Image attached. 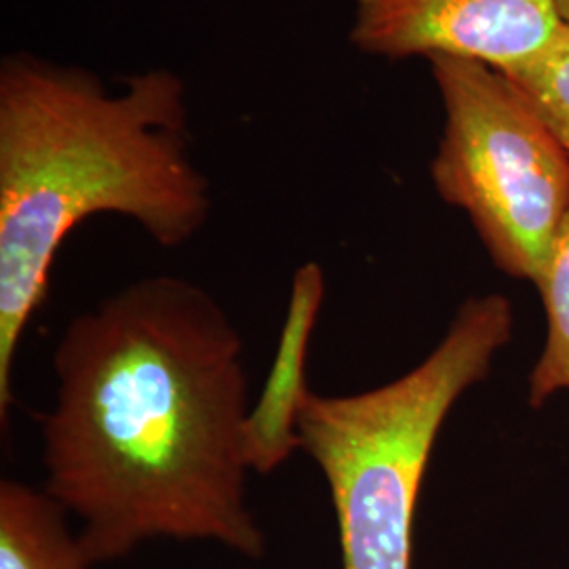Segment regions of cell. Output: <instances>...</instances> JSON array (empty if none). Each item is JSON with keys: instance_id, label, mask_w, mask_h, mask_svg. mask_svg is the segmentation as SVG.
<instances>
[{"instance_id": "obj_1", "label": "cell", "mask_w": 569, "mask_h": 569, "mask_svg": "<svg viewBox=\"0 0 569 569\" xmlns=\"http://www.w3.org/2000/svg\"><path fill=\"white\" fill-rule=\"evenodd\" d=\"M53 373L42 489L81 519L93 566L154 538L264 557L247 505L243 340L209 291L173 274L122 287L63 329Z\"/></svg>"}, {"instance_id": "obj_2", "label": "cell", "mask_w": 569, "mask_h": 569, "mask_svg": "<svg viewBox=\"0 0 569 569\" xmlns=\"http://www.w3.org/2000/svg\"><path fill=\"white\" fill-rule=\"evenodd\" d=\"M117 213L161 247L192 241L211 213L190 159L180 74L150 68L121 91L81 66L16 51L0 61V427L13 361L44 305L51 266L84 220Z\"/></svg>"}, {"instance_id": "obj_3", "label": "cell", "mask_w": 569, "mask_h": 569, "mask_svg": "<svg viewBox=\"0 0 569 569\" xmlns=\"http://www.w3.org/2000/svg\"><path fill=\"white\" fill-rule=\"evenodd\" d=\"M510 333L505 296L470 298L439 346L406 376L357 395H306L300 449L326 477L342 569H411L418 498L437 437Z\"/></svg>"}, {"instance_id": "obj_4", "label": "cell", "mask_w": 569, "mask_h": 569, "mask_svg": "<svg viewBox=\"0 0 569 569\" xmlns=\"http://www.w3.org/2000/svg\"><path fill=\"white\" fill-rule=\"evenodd\" d=\"M428 63L446 114L435 190L467 213L493 264L538 284L569 213L568 150L505 72L451 56Z\"/></svg>"}, {"instance_id": "obj_5", "label": "cell", "mask_w": 569, "mask_h": 569, "mask_svg": "<svg viewBox=\"0 0 569 569\" xmlns=\"http://www.w3.org/2000/svg\"><path fill=\"white\" fill-rule=\"evenodd\" d=\"M561 28L552 0H355L348 39L376 58L451 56L507 72Z\"/></svg>"}, {"instance_id": "obj_6", "label": "cell", "mask_w": 569, "mask_h": 569, "mask_svg": "<svg viewBox=\"0 0 569 569\" xmlns=\"http://www.w3.org/2000/svg\"><path fill=\"white\" fill-rule=\"evenodd\" d=\"M326 270L306 262L293 272L283 329L258 403L244 420V456L251 472L270 475L300 449L298 418L306 395V355L326 298Z\"/></svg>"}, {"instance_id": "obj_7", "label": "cell", "mask_w": 569, "mask_h": 569, "mask_svg": "<svg viewBox=\"0 0 569 569\" xmlns=\"http://www.w3.org/2000/svg\"><path fill=\"white\" fill-rule=\"evenodd\" d=\"M0 569H93L68 512L44 491L0 481Z\"/></svg>"}, {"instance_id": "obj_8", "label": "cell", "mask_w": 569, "mask_h": 569, "mask_svg": "<svg viewBox=\"0 0 569 569\" xmlns=\"http://www.w3.org/2000/svg\"><path fill=\"white\" fill-rule=\"evenodd\" d=\"M536 287L547 308L549 333L529 376V406L542 407L552 395L569 390V213Z\"/></svg>"}, {"instance_id": "obj_9", "label": "cell", "mask_w": 569, "mask_h": 569, "mask_svg": "<svg viewBox=\"0 0 569 569\" xmlns=\"http://www.w3.org/2000/svg\"><path fill=\"white\" fill-rule=\"evenodd\" d=\"M542 112L569 154V26L531 60L505 72Z\"/></svg>"}, {"instance_id": "obj_10", "label": "cell", "mask_w": 569, "mask_h": 569, "mask_svg": "<svg viewBox=\"0 0 569 569\" xmlns=\"http://www.w3.org/2000/svg\"><path fill=\"white\" fill-rule=\"evenodd\" d=\"M555 7H557V13L563 23L569 26V0H552Z\"/></svg>"}]
</instances>
